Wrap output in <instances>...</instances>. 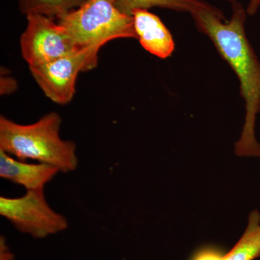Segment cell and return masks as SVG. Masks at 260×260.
<instances>
[{
  "instance_id": "6da1fadb",
  "label": "cell",
  "mask_w": 260,
  "mask_h": 260,
  "mask_svg": "<svg viewBox=\"0 0 260 260\" xmlns=\"http://www.w3.org/2000/svg\"><path fill=\"white\" fill-rule=\"evenodd\" d=\"M232 6L229 21L215 7L191 15L197 28L213 43L240 84L246 114L242 134L235 144V153L238 156L260 157V143L255 136L256 116L260 112V61L246 35V10L236 0Z\"/></svg>"
},
{
  "instance_id": "7a4b0ae2",
  "label": "cell",
  "mask_w": 260,
  "mask_h": 260,
  "mask_svg": "<svg viewBox=\"0 0 260 260\" xmlns=\"http://www.w3.org/2000/svg\"><path fill=\"white\" fill-rule=\"evenodd\" d=\"M60 116L51 112L31 124L0 117V150L18 160H37L69 173L77 169L76 145L59 136Z\"/></svg>"
},
{
  "instance_id": "3957f363",
  "label": "cell",
  "mask_w": 260,
  "mask_h": 260,
  "mask_svg": "<svg viewBox=\"0 0 260 260\" xmlns=\"http://www.w3.org/2000/svg\"><path fill=\"white\" fill-rule=\"evenodd\" d=\"M57 19L80 49L99 50L114 39H137L133 16L121 11L116 0H84Z\"/></svg>"
},
{
  "instance_id": "277c9868",
  "label": "cell",
  "mask_w": 260,
  "mask_h": 260,
  "mask_svg": "<svg viewBox=\"0 0 260 260\" xmlns=\"http://www.w3.org/2000/svg\"><path fill=\"white\" fill-rule=\"evenodd\" d=\"M0 215L23 234L35 239L64 232L68 220L48 204L44 189L28 190L20 198H0Z\"/></svg>"
},
{
  "instance_id": "5b68a950",
  "label": "cell",
  "mask_w": 260,
  "mask_h": 260,
  "mask_svg": "<svg viewBox=\"0 0 260 260\" xmlns=\"http://www.w3.org/2000/svg\"><path fill=\"white\" fill-rule=\"evenodd\" d=\"M20 37L22 56L30 67L50 62L80 50L68 32L54 18L28 14Z\"/></svg>"
},
{
  "instance_id": "8992f818",
  "label": "cell",
  "mask_w": 260,
  "mask_h": 260,
  "mask_svg": "<svg viewBox=\"0 0 260 260\" xmlns=\"http://www.w3.org/2000/svg\"><path fill=\"white\" fill-rule=\"evenodd\" d=\"M98 49L87 48L50 62L30 67L32 77L52 102L68 104L74 96L80 72L93 69L97 64Z\"/></svg>"
},
{
  "instance_id": "52a82bcc",
  "label": "cell",
  "mask_w": 260,
  "mask_h": 260,
  "mask_svg": "<svg viewBox=\"0 0 260 260\" xmlns=\"http://www.w3.org/2000/svg\"><path fill=\"white\" fill-rule=\"evenodd\" d=\"M135 34L142 47L160 59L172 55L175 44L172 34L159 17L148 10L133 12Z\"/></svg>"
},
{
  "instance_id": "ba28073f",
  "label": "cell",
  "mask_w": 260,
  "mask_h": 260,
  "mask_svg": "<svg viewBox=\"0 0 260 260\" xmlns=\"http://www.w3.org/2000/svg\"><path fill=\"white\" fill-rule=\"evenodd\" d=\"M59 172L57 168L49 164H29L15 159L0 150V177L23 186L26 191L44 189Z\"/></svg>"
},
{
  "instance_id": "9c48e42d",
  "label": "cell",
  "mask_w": 260,
  "mask_h": 260,
  "mask_svg": "<svg viewBox=\"0 0 260 260\" xmlns=\"http://www.w3.org/2000/svg\"><path fill=\"white\" fill-rule=\"evenodd\" d=\"M260 256V213L254 210L249 215L245 232L223 260H254Z\"/></svg>"
},
{
  "instance_id": "30bf717a",
  "label": "cell",
  "mask_w": 260,
  "mask_h": 260,
  "mask_svg": "<svg viewBox=\"0 0 260 260\" xmlns=\"http://www.w3.org/2000/svg\"><path fill=\"white\" fill-rule=\"evenodd\" d=\"M116 4L123 13L132 16L136 10L151 8H166L190 14L202 10L211 9L214 6L203 0H116Z\"/></svg>"
},
{
  "instance_id": "8fae6325",
  "label": "cell",
  "mask_w": 260,
  "mask_h": 260,
  "mask_svg": "<svg viewBox=\"0 0 260 260\" xmlns=\"http://www.w3.org/2000/svg\"><path fill=\"white\" fill-rule=\"evenodd\" d=\"M84 0H18L22 13L58 18L79 7Z\"/></svg>"
},
{
  "instance_id": "7c38bea8",
  "label": "cell",
  "mask_w": 260,
  "mask_h": 260,
  "mask_svg": "<svg viewBox=\"0 0 260 260\" xmlns=\"http://www.w3.org/2000/svg\"><path fill=\"white\" fill-rule=\"evenodd\" d=\"M224 254L212 248L202 249L198 251L192 260H223Z\"/></svg>"
},
{
  "instance_id": "4fadbf2b",
  "label": "cell",
  "mask_w": 260,
  "mask_h": 260,
  "mask_svg": "<svg viewBox=\"0 0 260 260\" xmlns=\"http://www.w3.org/2000/svg\"><path fill=\"white\" fill-rule=\"evenodd\" d=\"M14 255L7 245L6 241L3 237L0 239V260H13Z\"/></svg>"
},
{
  "instance_id": "5bb4252c",
  "label": "cell",
  "mask_w": 260,
  "mask_h": 260,
  "mask_svg": "<svg viewBox=\"0 0 260 260\" xmlns=\"http://www.w3.org/2000/svg\"><path fill=\"white\" fill-rule=\"evenodd\" d=\"M226 1L232 3L234 0H226ZM259 7L260 0H250L249 5H248L247 8H246V13L249 15H254L257 12Z\"/></svg>"
}]
</instances>
